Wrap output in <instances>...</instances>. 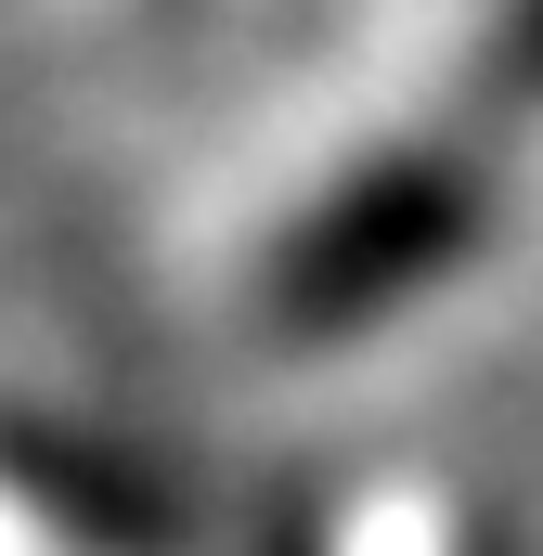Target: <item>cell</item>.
I'll return each mask as SVG.
<instances>
[{
	"label": "cell",
	"mask_w": 543,
	"mask_h": 556,
	"mask_svg": "<svg viewBox=\"0 0 543 556\" xmlns=\"http://www.w3.org/2000/svg\"><path fill=\"white\" fill-rule=\"evenodd\" d=\"M492 104H543V0H505V26H492Z\"/></svg>",
	"instance_id": "2"
},
{
	"label": "cell",
	"mask_w": 543,
	"mask_h": 556,
	"mask_svg": "<svg viewBox=\"0 0 543 556\" xmlns=\"http://www.w3.org/2000/svg\"><path fill=\"white\" fill-rule=\"evenodd\" d=\"M285 556H298V544H285Z\"/></svg>",
	"instance_id": "3"
},
{
	"label": "cell",
	"mask_w": 543,
	"mask_h": 556,
	"mask_svg": "<svg viewBox=\"0 0 543 556\" xmlns=\"http://www.w3.org/2000/svg\"><path fill=\"white\" fill-rule=\"evenodd\" d=\"M479 220H492L479 155L402 142V155L350 168L337 194H311V207L285 220V247H272V273H260V311L285 337H350V324L427 298V285L479 247Z\"/></svg>",
	"instance_id": "1"
}]
</instances>
